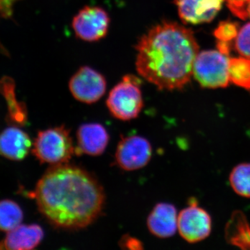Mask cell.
I'll return each mask as SVG.
<instances>
[{
	"label": "cell",
	"mask_w": 250,
	"mask_h": 250,
	"mask_svg": "<svg viewBox=\"0 0 250 250\" xmlns=\"http://www.w3.org/2000/svg\"><path fill=\"white\" fill-rule=\"evenodd\" d=\"M41 214L57 228L77 230L95 222L103 211L105 194L98 179L70 164L53 166L34 192Z\"/></svg>",
	"instance_id": "obj_1"
},
{
	"label": "cell",
	"mask_w": 250,
	"mask_h": 250,
	"mask_svg": "<svg viewBox=\"0 0 250 250\" xmlns=\"http://www.w3.org/2000/svg\"><path fill=\"white\" fill-rule=\"evenodd\" d=\"M136 50L140 76L158 89L174 90L182 89L191 80L199 46L190 29L166 21L141 36Z\"/></svg>",
	"instance_id": "obj_2"
},
{
	"label": "cell",
	"mask_w": 250,
	"mask_h": 250,
	"mask_svg": "<svg viewBox=\"0 0 250 250\" xmlns=\"http://www.w3.org/2000/svg\"><path fill=\"white\" fill-rule=\"evenodd\" d=\"M32 152L42 164H67L75 153L70 131L64 126H59L39 131Z\"/></svg>",
	"instance_id": "obj_3"
},
{
	"label": "cell",
	"mask_w": 250,
	"mask_h": 250,
	"mask_svg": "<svg viewBox=\"0 0 250 250\" xmlns=\"http://www.w3.org/2000/svg\"><path fill=\"white\" fill-rule=\"evenodd\" d=\"M141 83L139 77L126 75L112 88L106 100V106L112 116L124 121L139 116L143 107Z\"/></svg>",
	"instance_id": "obj_4"
},
{
	"label": "cell",
	"mask_w": 250,
	"mask_h": 250,
	"mask_svg": "<svg viewBox=\"0 0 250 250\" xmlns=\"http://www.w3.org/2000/svg\"><path fill=\"white\" fill-rule=\"evenodd\" d=\"M228 56L218 50L203 51L197 54L193 76L204 88H225L230 83Z\"/></svg>",
	"instance_id": "obj_5"
},
{
	"label": "cell",
	"mask_w": 250,
	"mask_h": 250,
	"mask_svg": "<svg viewBox=\"0 0 250 250\" xmlns=\"http://www.w3.org/2000/svg\"><path fill=\"white\" fill-rule=\"evenodd\" d=\"M72 25L75 35L81 40L96 42L107 34L110 17L100 6H87L75 15Z\"/></svg>",
	"instance_id": "obj_6"
},
{
	"label": "cell",
	"mask_w": 250,
	"mask_h": 250,
	"mask_svg": "<svg viewBox=\"0 0 250 250\" xmlns=\"http://www.w3.org/2000/svg\"><path fill=\"white\" fill-rule=\"evenodd\" d=\"M69 89L77 100L85 104H93L100 100L106 90L105 77L92 67L83 66L71 77Z\"/></svg>",
	"instance_id": "obj_7"
},
{
	"label": "cell",
	"mask_w": 250,
	"mask_h": 250,
	"mask_svg": "<svg viewBox=\"0 0 250 250\" xmlns=\"http://www.w3.org/2000/svg\"><path fill=\"white\" fill-rule=\"evenodd\" d=\"M152 154V146L147 139L139 136H127L118 143L116 164L124 170H139L149 162Z\"/></svg>",
	"instance_id": "obj_8"
},
{
	"label": "cell",
	"mask_w": 250,
	"mask_h": 250,
	"mask_svg": "<svg viewBox=\"0 0 250 250\" xmlns=\"http://www.w3.org/2000/svg\"><path fill=\"white\" fill-rule=\"evenodd\" d=\"M212 221L207 210L193 202L178 215V230L184 240L190 243L203 241L211 232Z\"/></svg>",
	"instance_id": "obj_9"
},
{
	"label": "cell",
	"mask_w": 250,
	"mask_h": 250,
	"mask_svg": "<svg viewBox=\"0 0 250 250\" xmlns=\"http://www.w3.org/2000/svg\"><path fill=\"white\" fill-rule=\"evenodd\" d=\"M225 0H175L182 21L192 24L209 22L221 9Z\"/></svg>",
	"instance_id": "obj_10"
},
{
	"label": "cell",
	"mask_w": 250,
	"mask_h": 250,
	"mask_svg": "<svg viewBox=\"0 0 250 250\" xmlns=\"http://www.w3.org/2000/svg\"><path fill=\"white\" fill-rule=\"evenodd\" d=\"M77 146L75 152L90 156L103 154L107 147L109 135L104 126L98 123L81 125L77 133Z\"/></svg>",
	"instance_id": "obj_11"
},
{
	"label": "cell",
	"mask_w": 250,
	"mask_h": 250,
	"mask_svg": "<svg viewBox=\"0 0 250 250\" xmlns=\"http://www.w3.org/2000/svg\"><path fill=\"white\" fill-rule=\"evenodd\" d=\"M147 224L151 233L158 238L172 236L178 229L177 209L171 204H158L148 216Z\"/></svg>",
	"instance_id": "obj_12"
},
{
	"label": "cell",
	"mask_w": 250,
	"mask_h": 250,
	"mask_svg": "<svg viewBox=\"0 0 250 250\" xmlns=\"http://www.w3.org/2000/svg\"><path fill=\"white\" fill-rule=\"evenodd\" d=\"M31 147L29 135L20 128L11 126L0 134V154L11 160H23Z\"/></svg>",
	"instance_id": "obj_13"
},
{
	"label": "cell",
	"mask_w": 250,
	"mask_h": 250,
	"mask_svg": "<svg viewBox=\"0 0 250 250\" xmlns=\"http://www.w3.org/2000/svg\"><path fill=\"white\" fill-rule=\"evenodd\" d=\"M44 232L38 225H22L11 230L4 241L0 243V249L29 250L40 244Z\"/></svg>",
	"instance_id": "obj_14"
},
{
	"label": "cell",
	"mask_w": 250,
	"mask_h": 250,
	"mask_svg": "<svg viewBox=\"0 0 250 250\" xmlns=\"http://www.w3.org/2000/svg\"><path fill=\"white\" fill-rule=\"evenodd\" d=\"M225 239L229 244L250 250V225L241 210L233 212L225 227Z\"/></svg>",
	"instance_id": "obj_15"
},
{
	"label": "cell",
	"mask_w": 250,
	"mask_h": 250,
	"mask_svg": "<svg viewBox=\"0 0 250 250\" xmlns=\"http://www.w3.org/2000/svg\"><path fill=\"white\" fill-rule=\"evenodd\" d=\"M229 78L233 84L250 91V59L229 58Z\"/></svg>",
	"instance_id": "obj_16"
},
{
	"label": "cell",
	"mask_w": 250,
	"mask_h": 250,
	"mask_svg": "<svg viewBox=\"0 0 250 250\" xmlns=\"http://www.w3.org/2000/svg\"><path fill=\"white\" fill-rule=\"evenodd\" d=\"M23 212L20 206L12 200L0 201V229L10 231L21 225Z\"/></svg>",
	"instance_id": "obj_17"
},
{
	"label": "cell",
	"mask_w": 250,
	"mask_h": 250,
	"mask_svg": "<svg viewBox=\"0 0 250 250\" xmlns=\"http://www.w3.org/2000/svg\"><path fill=\"white\" fill-rule=\"evenodd\" d=\"M233 190L240 196L250 197V164L243 163L236 166L229 175Z\"/></svg>",
	"instance_id": "obj_18"
},
{
	"label": "cell",
	"mask_w": 250,
	"mask_h": 250,
	"mask_svg": "<svg viewBox=\"0 0 250 250\" xmlns=\"http://www.w3.org/2000/svg\"><path fill=\"white\" fill-rule=\"evenodd\" d=\"M238 31V25L236 23L223 21L215 29L213 35L218 41L230 42L236 39Z\"/></svg>",
	"instance_id": "obj_19"
},
{
	"label": "cell",
	"mask_w": 250,
	"mask_h": 250,
	"mask_svg": "<svg viewBox=\"0 0 250 250\" xmlns=\"http://www.w3.org/2000/svg\"><path fill=\"white\" fill-rule=\"evenodd\" d=\"M235 47L242 57L250 59V22L247 23L238 31Z\"/></svg>",
	"instance_id": "obj_20"
},
{
	"label": "cell",
	"mask_w": 250,
	"mask_h": 250,
	"mask_svg": "<svg viewBox=\"0 0 250 250\" xmlns=\"http://www.w3.org/2000/svg\"><path fill=\"white\" fill-rule=\"evenodd\" d=\"M230 11L236 17L241 20H246L249 17L248 6L250 0H225Z\"/></svg>",
	"instance_id": "obj_21"
},
{
	"label": "cell",
	"mask_w": 250,
	"mask_h": 250,
	"mask_svg": "<svg viewBox=\"0 0 250 250\" xmlns=\"http://www.w3.org/2000/svg\"><path fill=\"white\" fill-rule=\"evenodd\" d=\"M120 246L124 249L131 250L143 249L142 243L139 239L135 238L134 237L128 236V235H125L123 237L121 242H120Z\"/></svg>",
	"instance_id": "obj_22"
},
{
	"label": "cell",
	"mask_w": 250,
	"mask_h": 250,
	"mask_svg": "<svg viewBox=\"0 0 250 250\" xmlns=\"http://www.w3.org/2000/svg\"><path fill=\"white\" fill-rule=\"evenodd\" d=\"M19 0H0V16L9 17L12 12L13 6Z\"/></svg>",
	"instance_id": "obj_23"
},
{
	"label": "cell",
	"mask_w": 250,
	"mask_h": 250,
	"mask_svg": "<svg viewBox=\"0 0 250 250\" xmlns=\"http://www.w3.org/2000/svg\"><path fill=\"white\" fill-rule=\"evenodd\" d=\"M217 49H218L219 52H221L222 54L229 56L230 50H231V49H230L229 42L218 41V43H217Z\"/></svg>",
	"instance_id": "obj_24"
},
{
	"label": "cell",
	"mask_w": 250,
	"mask_h": 250,
	"mask_svg": "<svg viewBox=\"0 0 250 250\" xmlns=\"http://www.w3.org/2000/svg\"><path fill=\"white\" fill-rule=\"evenodd\" d=\"M248 15H249V17H250V2L249 6H248Z\"/></svg>",
	"instance_id": "obj_25"
}]
</instances>
